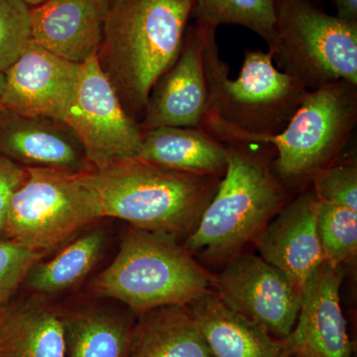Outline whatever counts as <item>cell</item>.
I'll return each instance as SVG.
<instances>
[{"label":"cell","mask_w":357,"mask_h":357,"mask_svg":"<svg viewBox=\"0 0 357 357\" xmlns=\"http://www.w3.org/2000/svg\"><path fill=\"white\" fill-rule=\"evenodd\" d=\"M220 301L283 340L292 332L301 294L288 277L260 255H237L213 279Z\"/></svg>","instance_id":"cell-10"},{"label":"cell","mask_w":357,"mask_h":357,"mask_svg":"<svg viewBox=\"0 0 357 357\" xmlns=\"http://www.w3.org/2000/svg\"><path fill=\"white\" fill-rule=\"evenodd\" d=\"M107 243L103 229L84 232L70 241L48 261H39L25 280L33 292L40 296L58 295L74 288L91 271L102 258Z\"/></svg>","instance_id":"cell-22"},{"label":"cell","mask_w":357,"mask_h":357,"mask_svg":"<svg viewBox=\"0 0 357 357\" xmlns=\"http://www.w3.org/2000/svg\"><path fill=\"white\" fill-rule=\"evenodd\" d=\"M109 0H48L31 7V40L59 58L82 65L96 57Z\"/></svg>","instance_id":"cell-16"},{"label":"cell","mask_w":357,"mask_h":357,"mask_svg":"<svg viewBox=\"0 0 357 357\" xmlns=\"http://www.w3.org/2000/svg\"><path fill=\"white\" fill-rule=\"evenodd\" d=\"M84 177L96 192L102 218L178 238L197 227L222 176L182 172L137 158Z\"/></svg>","instance_id":"cell-4"},{"label":"cell","mask_w":357,"mask_h":357,"mask_svg":"<svg viewBox=\"0 0 357 357\" xmlns=\"http://www.w3.org/2000/svg\"><path fill=\"white\" fill-rule=\"evenodd\" d=\"M128 357H213L188 306H164L139 314Z\"/></svg>","instance_id":"cell-20"},{"label":"cell","mask_w":357,"mask_h":357,"mask_svg":"<svg viewBox=\"0 0 357 357\" xmlns=\"http://www.w3.org/2000/svg\"><path fill=\"white\" fill-rule=\"evenodd\" d=\"M81 65L53 55L30 40L6 70L0 109L64 121Z\"/></svg>","instance_id":"cell-12"},{"label":"cell","mask_w":357,"mask_h":357,"mask_svg":"<svg viewBox=\"0 0 357 357\" xmlns=\"http://www.w3.org/2000/svg\"><path fill=\"white\" fill-rule=\"evenodd\" d=\"M64 122L76 134L93 170L139 157V123L122 107L96 56L81 65Z\"/></svg>","instance_id":"cell-9"},{"label":"cell","mask_w":357,"mask_h":357,"mask_svg":"<svg viewBox=\"0 0 357 357\" xmlns=\"http://www.w3.org/2000/svg\"><path fill=\"white\" fill-rule=\"evenodd\" d=\"M356 123V84L340 81L309 91L286 128L267 140L276 150L274 173L287 188L312 182L337 161Z\"/></svg>","instance_id":"cell-7"},{"label":"cell","mask_w":357,"mask_h":357,"mask_svg":"<svg viewBox=\"0 0 357 357\" xmlns=\"http://www.w3.org/2000/svg\"><path fill=\"white\" fill-rule=\"evenodd\" d=\"M31 40V7L23 0H0V72L4 73Z\"/></svg>","instance_id":"cell-25"},{"label":"cell","mask_w":357,"mask_h":357,"mask_svg":"<svg viewBox=\"0 0 357 357\" xmlns=\"http://www.w3.org/2000/svg\"><path fill=\"white\" fill-rule=\"evenodd\" d=\"M23 1L29 6H36L48 1V0H23Z\"/></svg>","instance_id":"cell-31"},{"label":"cell","mask_w":357,"mask_h":357,"mask_svg":"<svg viewBox=\"0 0 357 357\" xmlns=\"http://www.w3.org/2000/svg\"><path fill=\"white\" fill-rule=\"evenodd\" d=\"M340 20L357 22V0H333Z\"/></svg>","instance_id":"cell-29"},{"label":"cell","mask_w":357,"mask_h":357,"mask_svg":"<svg viewBox=\"0 0 357 357\" xmlns=\"http://www.w3.org/2000/svg\"><path fill=\"white\" fill-rule=\"evenodd\" d=\"M63 312L43 296L0 309V357H65Z\"/></svg>","instance_id":"cell-18"},{"label":"cell","mask_w":357,"mask_h":357,"mask_svg":"<svg viewBox=\"0 0 357 357\" xmlns=\"http://www.w3.org/2000/svg\"><path fill=\"white\" fill-rule=\"evenodd\" d=\"M342 267L321 263L301 294L292 332L284 344L294 357H351L352 345L340 306Z\"/></svg>","instance_id":"cell-13"},{"label":"cell","mask_w":357,"mask_h":357,"mask_svg":"<svg viewBox=\"0 0 357 357\" xmlns=\"http://www.w3.org/2000/svg\"><path fill=\"white\" fill-rule=\"evenodd\" d=\"M211 284V275L175 236L133 227L91 290L98 297L121 301L139 316L156 307L188 306Z\"/></svg>","instance_id":"cell-5"},{"label":"cell","mask_w":357,"mask_h":357,"mask_svg":"<svg viewBox=\"0 0 357 357\" xmlns=\"http://www.w3.org/2000/svg\"><path fill=\"white\" fill-rule=\"evenodd\" d=\"M227 165L217 192L184 248L211 258L234 257L255 241L289 199V189L273 170L271 143L223 142Z\"/></svg>","instance_id":"cell-3"},{"label":"cell","mask_w":357,"mask_h":357,"mask_svg":"<svg viewBox=\"0 0 357 357\" xmlns=\"http://www.w3.org/2000/svg\"><path fill=\"white\" fill-rule=\"evenodd\" d=\"M276 0H194L192 17L196 22L218 27L239 25L271 42Z\"/></svg>","instance_id":"cell-23"},{"label":"cell","mask_w":357,"mask_h":357,"mask_svg":"<svg viewBox=\"0 0 357 357\" xmlns=\"http://www.w3.org/2000/svg\"><path fill=\"white\" fill-rule=\"evenodd\" d=\"M318 231L326 262L342 267L356 261L357 211L319 201Z\"/></svg>","instance_id":"cell-24"},{"label":"cell","mask_w":357,"mask_h":357,"mask_svg":"<svg viewBox=\"0 0 357 357\" xmlns=\"http://www.w3.org/2000/svg\"><path fill=\"white\" fill-rule=\"evenodd\" d=\"M206 66L211 107L199 128L220 142H267L280 134L309 91L275 67L272 54L246 50L236 79L220 55L217 31L208 37Z\"/></svg>","instance_id":"cell-2"},{"label":"cell","mask_w":357,"mask_h":357,"mask_svg":"<svg viewBox=\"0 0 357 357\" xmlns=\"http://www.w3.org/2000/svg\"><path fill=\"white\" fill-rule=\"evenodd\" d=\"M312 189L323 203L357 211L356 159L335 162L312 178Z\"/></svg>","instance_id":"cell-26"},{"label":"cell","mask_w":357,"mask_h":357,"mask_svg":"<svg viewBox=\"0 0 357 357\" xmlns=\"http://www.w3.org/2000/svg\"><path fill=\"white\" fill-rule=\"evenodd\" d=\"M138 159L182 172L225 175L227 153L201 128H158L143 131Z\"/></svg>","instance_id":"cell-19"},{"label":"cell","mask_w":357,"mask_h":357,"mask_svg":"<svg viewBox=\"0 0 357 357\" xmlns=\"http://www.w3.org/2000/svg\"><path fill=\"white\" fill-rule=\"evenodd\" d=\"M188 307L213 357H294L283 340L231 311L210 290Z\"/></svg>","instance_id":"cell-17"},{"label":"cell","mask_w":357,"mask_h":357,"mask_svg":"<svg viewBox=\"0 0 357 357\" xmlns=\"http://www.w3.org/2000/svg\"><path fill=\"white\" fill-rule=\"evenodd\" d=\"M319 201L312 189L289 199L256 238L260 256L281 270L302 294L326 261L318 231Z\"/></svg>","instance_id":"cell-14"},{"label":"cell","mask_w":357,"mask_h":357,"mask_svg":"<svg viewBox=\"0 0 357 357\" xmlns=\"http://www.w3.org/2000/svg\"><path fill=\"white\" fill-rule=\"evenodd\" d=\"M277 68L307 91L345 81L357 86V22L321 10L312 0H276L268 45Z\"/></svg>","instance_id":"cell-6"},{"label":"cell","mask_w":357,"mask_h":357,"mask_svg":"<svg viewBox=\"0 0 357 357\" xmlns=\"http://www.w3.org/2000/svg\"><path fill=\"white\" fill-rule=\"evenodd\" d=\"M217 29L199 22L188 26L177 59L150 93L139 123L142 132L158 128H199L211 107L206 43Z\"/></svg>","instance_id":"cell-11"},{"label":"cell","mask_w":357,"mask_h":357,"mask_svg":"<svg viewBox=\"0 0 357 357\" xmlns=\"http://www.w3.org/2000/svg\"><path fill=\"white\" fill-rule=\"evenodd\" d=\"M312 1H314V0H312ZM314 1H319V0H314Z\"/></svg>","instance_id":"cell-32"},{"label":"cell","mask_w":357,"mask_h":357,"mask_svg":"<svg viewBox=\"0 0 357 357\" xmlns=\"http://www.w3.org/2000/svg\"><path fill=\"white\" fill-rule=\"evenodd\" d=\"M4 88H6V73L0 72V100L3 95Z\"/></svg>","instance_id":"cell-30"},{"label":"cell","mask_w":357,"mask_h":357,"mask_svg":"<svg viewBox=\"0 0 357 357\" xmlns=\"http://www.w3.org/2000/svg\"><path fill=\"white\" fill-rule=\"evenodd\" d=\"M26 174L25 167L0 155V234L6 232L9 204Z\"/></svg>","instance_id":"cell-28"},{"label":"cell","mask_w":357,"mask_h":357,"mask_svg":"<svg viewBox=\"0 0 357 357\" xmlns=\"http://www.w3.org/2000/svg\"><path fill=\"white\" fill-rule=\"evenodd\" d=\"M63 319L65 357H128L133 326L119 312L81 307Z\"/></svg>","instance_id":"cell-21"},{"label":"cell","mask_w":357,"mask_h":357,"mask_svg":"<svg viewBox=\"0 0 357 357\" xmlns=\"http://www.w3.org/2000/svg\"><path fill=\"white\" fill-rule=\"evenodd\" d=\"M192 8L194 0H109L96 59L138 123L155 84L180 53Z\"/></svg>","instance_id":"cell-1"},{"label":"cell","mask_w":357,"mask_h":357,"mask_svg":"<svg viewBox=\"0 0 357 357\" xmlns=\"http://www.w3.org/2000/svg\"><path fill=\"white\" fill-rule=\"evenodd\" d=\"M45 255L9 239L0 243V309L10 303L30 270Z\"/></svg>","instance_id":"cell-27"},{"label":"cell","mask_w":357,"mask_h":357,"mask_svg":"<svg viewBox=\"0 0 357 357\" xmlns=\"http://www.w3.org/2000/svg\"><path fill=\"white\" fill-rule=\"evenodd\" d=\"M0 155L25 168L72 174L93 170L66 122L3 109H0Z\"/></svg>","instance_id":"cell-15"},{"label":"cell","mask_w":357,"mask_h":357,"mask_svg":"<svg viewBox=\"0 0 357 357\" xmlns=\"http://www.w3.org/2000/svg\"><path fill=\"white\" fill-rule=\"evenodd\" d=\"M26 169L9 204L4 232L9 241L47 253L102 218L84 174Z\"/></svg>","instance_id":"cell-8"}]
</instances>
